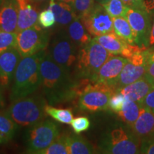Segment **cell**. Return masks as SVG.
Instances as JSON below:
<instances>
[{
	"label": "cell",
	"mask_w": 154,
	"mask_h": 154,
	"mask_svg": "<svg viewBox=\"0 0 154 154\" xmlns=\"http://www.w3.org/2000/svg\"><path fill=\"white\" fill-rule=\"evenodd\" d=\"M140 108L138 102L126 99L122 109L117 114L127 126L131 128L139 116Z\"/></svg>",
	"instance_id": "obj_23"
},
{
	"label": "cell",
	"mask_w": 154,
	"mask_h": 154,
	"mask_svg": "<svg viewBox=\"0 0 154 154\" xmlns=\"http://www.w3.org/2000/svg\"><path fill=\"white\" fill-rule=\"evenodd\" d=\"M45 112L58 122L64 124H71L74 115L71 109H58L49 105H46Z\"/></svg>",
	"instance_id": "obj_26"
},
{
	"label": "cell",
	"mask_w": 154,
	"mask_h": 154,
	"mask_svg": "<svg viewBox=\"0 0 154 154\" xmlns=\"http://www.w3.org/2000/svg\"><path fill=\"white\" fill-rule=\"evenodd\" d=\"M3 1H4V0H0V7H1V5H2V4Z\"/></svg>",
	"instance_id": "obj_43"
},
{
	"label": "cell",
	"mask_w": 154,
	"mask_h": 154,
	"mask_svg": "<svg viewBox=\"0 0 154 154\" xmlns=\"http://www.w3.org/2000/svg\"><path fill=\"white\" fill-rule=\"evenodd\" d=\"M78 49L69 35L60 36L51 42L49 54L59 66L70 71L76 62Z\"/></svg>",
	"instance_id": "obj_11"
},
{
	"label": "cell",
	"mask_w": 154,
	"mask_h": 154,
	"mask_svg": "<svg viewBox=\"0 0 154 154\" xmlns=\"http://www.w3.org/2000/svg\"><path fill=\"white\" fill-rule=\"evenodd\" d=\"M40 154H69L66 135H59L49 147L42 151Z\"/></svg>",
	"instance_id": "obj_27"
},
{
	"label": "cell",
	"mask_w": 154,
	"mask_h": 154,
	"mask_svg": "<svg viewBox=\"0 0 154 154\" xmlns=\"http://www.w3.org/2000/svg\"><path fill=\"white\" fill-rule=\"evenodd\" d=\"M121 1L130 8L146 9L143 0H121Z\"/></svg>",
	"instance_id": "obj_37"
},
{
	"label": "cell",
	"mask_w": 154,
	"mask_h": 154,
	"mask_svg": "<svg viewBox=\"0 0 154 154\" xmlns=\"http://www.w3.org/2000/svg\"><path fill=\"white\" fill-rule=\"evenodd\" d=\"M42 89L51 105L78 98L84 84V79H73L70 71L59 66L46 51L40 63Z\"/></svg>",
	"instance_id": "obj_1"
},
{
	"label": "cell",
	"mask_w": 154,
	"mask_h": 154,
	"mask_svg": "<svg viewBox=\"0 0 154 154\" xmlns=\"http://www.w3.org/2000/svg\"><path fill=\"white\" fill-rule=\"evenodd\" d=\"M73 130L76 134H79L80 133L88 130L90 127V121L86 116H79L74 119L71 123Z\"/></svg>",
	"instance_id": "obj_32"
},
{
	"label": "cell",
	"mask_w": 154,
	"mask_h": 154,
	"mask_svg": "<svg viewBox=\"0 0 154 154\" xmlns=\"http://www.w3.org/2000/svg\"><path fill=\"white\" fill-rule=\"evenodd\" d=\"M146 73L154 79V51L149 52L147 51L146 58Z\"/></svg>",
	"instance_id": "obj_36"
},
{
	"label": "cell",
	"mask_w": 154,
	"mask_h": 154,
	"mask_svg": "<svg viewBox=\"0 0 154 154\" xmlns=\"http://www.w3.org/2000/svg\"><path fill=\"white\" fill-rule=\"evenodd\" d=\"M80 19L87 32L94 37L114 32L112 17L99 3L95 4Z\"/></svg>",
	"instance_id": "obj_10"
},
{
	"label": "cell",
	"mask_w": 154,
	"mask_h": 154,
	"mask_svg": "<svg viewBox=\"0 0 154 154\" xmlns=\"http://www.w3.org/2000/svg\"><path fill=\"white\" fill-rule=\"evenodd\" d=\"M46 101L39 96H26L14 100L7 112L19 126H34L45 116Z\"/></svg>",
	"instance_id": "obj_3"
},
{
	"label": "cell",
	"mask_w": 154,
	"mask_h": 154,
	"mask_svg": "<svg viewBox=\"0 0 154 154\" xmlns=\"http://www.w3.org/2000/svg\"><path fill=\"white\" fill-rule=\"evenodd\" d=\"M66 140L69 154H91L95 153L93 145L79 134L66 135Z\"/></svg>",
	"instance_id": "obj_22"
},
{
	"label": "cell",
	"mask_w": 154,
	"mask_h": 154,
	"mask_svg": "<svg viewBox=\"0 0 154 154\" xmlns=\"http://www.w3.org/2000/svg\"><path fill=\"white\" fill-rule=\"evenodd\" d=\"M59 135V128L53 121H42L34 125L28 133L26 152L40 154L49 147Z\"/></svg>",
	"instance_id": "obj_7"
},
{
	"label": "cell",
	"mask_w": 154,
	"mask_h": 154,
	"mask_svg": "<svg viewBox=\"0 0 154 154\" xmlns=\"http://www.w3.org/2000/svg\"><path fill=\"white\" fill-rule=\"evenodd\" d=\"M60 1L68 3V4H70V5H72V4L73 3V2H74V0H60Z\"/></svg>",
	"instance_id": "obj_41"
},
{
	"label": "cell",
	"mask_w": 154,
	"mask_h": 154,
	"mask_svg": "<svg viewBox=\"0 0 154 154\" xmlns=\"http://www.w3.org/2000/svg\"><path fill=\"white\" fill-rule=\"evenodd\" d=\"M140 138L131 128L116 127L101 140L99 148L102 153L109 154L140 153Z\"/></svg>",
	"instance_id": "obj_5"
},
{
	"label": "cell",
	"mask_w": 154,
	"mask_h": 154,
	"mask_svg": "<svg viewBox=\"0 0 154 154\" xmlns=\"http://www.w3.org/2000/svg\"><path fill=\"white\" fill-rule=\"evenodd\" d=\"M125 101H126V99L122 94H121L119 91H115L112 94L109 101V108H110L113 112L117 113L122 109Z\"/></svg>",
	"instance_id": "obj_33"
},
{
	"label": "cell",
	"mask_w": 154,
	"mask_h": 154,
	"mask_svg": "<svg viewBox=\"0 0 154 154\" xmlns=\"http://www.w3.org/2000/svg\"><path fill=\"white\" fill-rule=\"evenodd\" d=\"M111 54L92 38L86 46L79 49L75 73L78 79H91Z\"/></svg>",
	"instance_id": "obj_4"
},
{
	"label": "cell",
	"mask_w": 154,
	"mask_h": 154,
	"mask_svg": "<svg viewBox=\"0 0 154 154\" xmlns=\"http://www.w3.org/2000/svg\"><path fill=\"white\" fill-rule=\"evenodd\" d=\"M17 2L18 5L17 33L38 25V11L32 0H17Z\"/></svg>",
	"instance_id": "obj_17"
},
{
	"label": "cell",
	"mask_w": 154,
	"mask_h": 154,
	"mask_svg": "<svg viewBox=\"0 0 154 154\" xmlns=\"http://www.w3.org/2000/svg\"><path fill=\"white\" fill-rule=\"evenodd\" d=\"M138 103L141 106L147 108L154 113V88Z\"/></svg>",
	"instance_id": "obj_35"
},
{
	"label": "cell",
	"mask_w": 154,
	"mask_h": 154,
	"mask_svg": "<svg viewBox=\"0 0 154 154\" xmlns=\"http://www.w3.org/2000/svg\"><path fill=\"white\" fill-rule=\"evenodd\" d=\"M110 16L113 17H125L128 7L121 0H111L109 2L102 5Z\"/></svg>",
	"instance_id": "obj_28"
},
{
	"label": "cell",
	"mask_w": 154,
	"mask_h": 154,
	"mask_svg": "<svg viewBox=\"0 0 154 154\" xmlns=\"http://www.w3.org/2000/svg\"><path fill=\"white\" fill-rule=\"evenodd\" d=\"M153 18H154V16H153ZM149 46H154V19H153V24H152V26H151V34H150Z\"/></svg>",
	"instance_id": "obj_39"
},
{
	"label": "cell",
	"mask_w": 154,
	"mask_h": 154,
	"mask_svg": "<svg viewBox=\"0 0 154 154\" xmlns=\"http://www.w3.org/2000/svg\"><path fill=\"white\" fill-rule=\"evenodd\" d=\"M146 58L147 51L145 50L128 58L113 86L115 91L136 82L146 74Z\"/></svg>",
	"instance_id": "obj_12"
},
{
	"label": "cell",
	"mask_w": 154,
	"mask_h": 154,
	"mask_svg": "<svg viewBox=\"0 0 154 154\" xmlns=\"http://www.w3.org/2000/svg\"><path fill=\"white\" fill-rule=\"evenodd\" d=\"M21 59L17 48L0 54V83L3 86H7L12 80Z\"/></svg>",
	"instance_id": "obj_16"
},
{
	"label": "cell",
	"mask_w": 154,
	"mask_h": 154,
	"mask_svg": "<svg viewBox=\"0 0 154 154\" xmlns=\"http://www.w3.org/2000/svg\"><path fill=\"white\" fill-rule=\"evenodd\" d=\"M68 35L79 49L86 46L92 39L91 35L86 29L79 18H76L69 24Z\"/></svg>",
	"instance_id": "obj_21"
},
{
	"label": "cell",
	"mask_w": 154,
	"mask_h": 154,
	"mask_svg": "<svg viewBox=\"0 0 154 154\" xmlns=\"http://www.w3.org/2000/svg\"><path fill=\"white\" fill-rule=\"evenodd\" d=\"M45 53V50H42L19 61L11 89L10 99L12 101L31 95L42 86L40 63Z\"/></svg>",
	"instance_id": "obj_2"
},
{
	"label": "cell",
	"mask_w": 154,
	"mask_h": 154,
	"mask_svg": "<svg viewBox=\"0 0 154 154\" xmlns=\"http://www.w3.org/2000/svg\"><path fill=\"white\" fill-rule=\"evenodd\" d=\"M38 23L43 28H49L56 23L54 14L51 9H46L38 14Z\"/></svg>",
	"instance_id": "obj_31"
},
{
	"label": "cell",
	"mask_w": 154,
	"mask_h": 154,
	"mask_svg": "<svg viewBox=\"0 0 154 154\" xmlns=\"http://www.w3.org/2000/svg\"><path fill=\"white\" fill-rule=\"evenodd\" d=\"M48 44V34L38 25L17 33V49L22 59L45 50Z\"/></svg>",
	"instance_id": "obj_8"
},
{
	"label": "cell",
	"mask_w": 154,
	"mask_h": 154,
	"mask_svg": "<svg viewBox=\"0 0 154 154\" xmlns=\"http://www.w3.org/2000/svg\"><path fill=\"white\" fill-rule=\"evenodd\" d=\"M146 10L151 15L154 16V0H143Z\"/></svg>",
	"instance_id": "obj_38"
},
{
	"label": "cell",
	"mask_w": 154,
	"mask_h": 154,
	"mask_svg": "<svg viewBox=\"0 0 154 154\" xmlns=\"http://www.w3.org/2000/svg\"><path fill=\"white\" fill-rule=\"evenodd\" d=\"M154 88V79L146 73L136 82L128 84L116 91L122 94L126 99L140 102Z\"/></svg>",
	"instance_id": "obj_15"
},
{
	"label": "cell",
	"mask_w": 154,
	"mask_h": 154,
	"mask_svg": "<svg viewBox=\"0 0 154 154\" xmlns=\"http://www.w3.org/2000/svg\"><path fill=\"white\" fill-rule=\"evenodd\" d=\"M49 9L54 14L56 22L61 26H66L78 18L72 5L64 2L50 0Z\"/></svg>",
	"instance_id": "obj_20"
},
{
	"label": "cell",
	"mask_w": 154,
	"mask_h": 154,
	"mask_svg": "<svg viewBox=\"0 0 154 154\" xmlns=\"http://www.w3.org/2000/svg\"><path fill=\"white\" fill-rule=\"evenodd\" d=\"M93 38L104 47L111 54L122 56L127 59L132 57L135 54L145 50L138 46L128 44L114 32L95 36Z\"/></svg>",
	"instance_id": "obj_14"
},
{
	"label": "cell",
	"mask_w": 154,
	"mask_h": 154,
	"mask_svg": "<svg viewBox=\"0 0 154 154\" xmlns=\"http://www.w3.org/2000/svg\"><path fill=\"white\" fill-rule=\"evenodd\" d=\"M18 5L17 0H4L0 7V29L17 32Z\"/></svg>",
	"instance_id": "obj_19"
},
{
	"label": "cell",
	"mask_w": 154,
	"mask_h": 154,
	"mask_svg": "<svg viewBox=\"0 0 154 154\" xmlns=\"http://www.w3.org/2000/svg\"><path fill=\"white\" fill-rule=\"evenodd\" d=\"M2 100V94H1V91H0V105H1Z\"/></svg>",
	"instance_id": "obj_42"
},
{
	"label": "cell",
	"mask_w": 154,
	"mask_h": 154,
	"mask_svg": "<svg viewBox=\"0 0 154 154\" xmlns=\"http://www.w3.org/2000/svg\"><path fill=\"white\" fill-rule=\"evenodd\" d=\"M96 1H97L98 3L101 4V5H103V4L109 2L111 1V0H96Z\"/></svg>",
	"instance_id": "obj_40"
},
{
	"label": "cell",
	"mask_w": 154,
	"mask_h": 154,
	"mask_svg": "<svg viewBox=\"0 0 154 154\" xmlns=\"http://www.w3.org/2000/svg\"><path fill=\"white\" fill-rule=\"evenodd\" d=\"M94 0H74L72 6L78 18L86 15L94 6Z\"/></svg>",
	"instance_id": "obj_30"
},
{
	"label": "cell",
	"mask_w": 154,
	"mask_h": 154,
	"mask_svg": "<svg viewBox=\"0 0 154 154\" xmlns=\"http://www.w3.org/2000/svg\"><path fill=\"white\" fill-rule=\"evenodd\" d=\"M140 153L154 154V137L142 140L140 143Z\"/></svg>",
	"instance_id": "obj_34"
},
{
	"label": "cell",
	"mask_w": 154,
	"mask_h": 154,
	"mask_svg": "<svg viewBox=\"0 0 154 154\" xmlns=\"http://www.w3.org/2000/svg\"><path fill=\"white\" fill-rule=\"evenodd\" d=\"M17 32H8L0 29V54L7 50L17 48Z\"/></svg>",
	"instance_id": "obj_29"
},
{
	"label": "cell",
	"mask_w": 154,
	"mask_h": 154,
	"mask_svg": "<svg viewBox=\"0 0 154 154\" xmlns=\"http://www.w3.org/2000/svg\"><path fill=\"white\" fill-rule=\"evenodd\" d=\"M131 129L140 141L154 137V113L147 108L141 106L139 116Z\"/></svg>",
	"instance_id": "obj_18"
},
{
	"label": "cell",
	"mask_w": 154,
	"mask_h": 154,
	"mask_svg": "<svg viewBox=\"0 0 154 154\" xmlns=\"http://www.w3.org/2000/svg\"><path fill=\"white\" fill-rule=\"evenodd\" d=\"M127 60V58L122 56L111 54L90 79L94 82L106 84L113 88Z\"/></svg>",
	"instance_id": "obj_13"
},
{
	"label": "cell",
	"mask_w": 154,
	"mask_h": 154,
	"mask_svg": "<svg viewBox=\"0 0 154 154\" xmlns=\"http://www.w3.org/2000/svg\"><path fill=\"white\" fill-rule=\"evenodd\" d=\"M17 124L7 112L0 113V144L8 143L14 137Z\"/></svg>",
	"instance_id": "obj_25"
},
{
	"label": "cell",
	"mask_w": 154,
	"mask_h": 154,
	"mask_svg": "<svg viewBox=\"0 0 154 154\" xmlns=\"http://www.w3.org/2000/svg\"><path fill=\"white\" fill-rule=\"evenodd\" d=\"M113 24L114 32L121 38L131 45H136L134 32L128 20L124 17H113Z\"/></svg>",
	"instance_id": "obj_24"
},
{
	"label": "cell",
	"mask_w": 154,
	"mask_h": 154,
	"mask_svg": "<svg viewBox=\"0 0 154 154\" xmlns=\"http://www.w3.org/2000/svg\"><path fill=\"white\" fill-rule=\"evenodd\" d=\"M125 18L131 26L136 45L143 49L149 47L152 26L151 14L146 9L128 7Z\"/></svg>",
	"instance_id": "obj_9"
},
{
	"label": "cell",
	"mask_w": 154,
	"mask_h": 154,
	"mask_svg": "<svg viewBox=\"0 0 154 154\" xmlns=\"http://www.w3.org/2000/svg\"><path fill=\"white\" fill-rule=\"evenodd\" d=\"M114 92L111 86L89 79L79 96L78 106L82 110L91 113L106 110L109 108V101Z\"/></svg>",
	"instance_id": "obj_6"
}]
</instances>
